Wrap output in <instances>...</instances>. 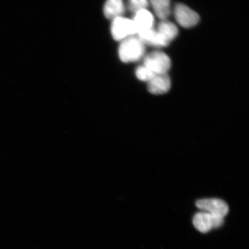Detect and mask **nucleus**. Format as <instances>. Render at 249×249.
<instances>
[{
	"mask_svg": "<svg viewBox=\"0 0 249 249\" xmlns=\"http://www.w3.org/2000/svg\"><path fill=\"white\" fill-rule=\"evenodd\" d=\"M171 88L170 77L166 74H155L148 82V90L154 95L167 93Z\"/></svg>",
	"mask_w": 249,
	"mask_h": 249,
	"instance_id": "nucleus-7",
	"label": "nucleus"
},
{
	"mask_svg": "<svg viewBox=\"0 0 249 249\" xmlns=\"http://www.w3.org/2000/svg\"><path fill=\"white\" fill-rule=\"evenodd\" d=\"M138 36L145 45L155 48H163L169 46L158 31L154 29V28L138 34Z\"/></svg>",
	"mask_w": 249,
	"mask_h": 249,
	"instance_id": "nucleus-9",
	"label": "nucleus"
},
{
	"mask_svg": "<svg viewBox=\"0 0 249 249\" xmlns=\"http://www.w3.org/2000/svg\"><path fill=\"white\" fill-rule=\"evenodd\" d=\"M145 52V45L135 36L121 41L118 49L121 60L126 63L139 61L144 57Z\"/></svg>",
	"mask_w": 249,
	"mask_h": 249,
	"instance_id": "nucleus-1",
	"label": "nucleus"
},
{
	"mask_svg": "<svg viewBox=\"0 0 249 249\" xmlns=\"http://www.w3.org/2000/svg\"><path fill=\"white\" fill-rule=\"evenodd\" d=\"M133 21L138 35L140 33L152 29L155 23V18L153 14L147 10V9H145L137 12Z\"/></svg>",
	"mask_w": 249,
	"mask_h": 249,
	"instance_id": "nucleus-8",
	"label": "nucleus"
},
{
	"mask_svg": "<svg viewBox=\"0 0 249 249\" xmlns=\"http://www.w3.org/2000/svg\"><path fill=\"white\" fill-rule=\"evenodd\" d=\"M224 217L214 216L213 214L201 212L196 213L193 220V223L196 229L202 233H207L213 229L222 226Z\"/></svg>",
	"mask_w": 249,
	"mask_h": 249,
	"instance_id": "nucleus-4",
	"label": "nucleus"
},
{
	"mask_svg": "<svg viewBox=\"0 0 249 249\" xmlns=\"http://www.w3.org/2000/svg\"><path fill=\"white\" fill-rule=\"evenodd\" d=\"M124 11L123 0H107L104 8V15L109 19L122 17Z\"/></svg>",
	"mask_w": 249,
	"mask_h": 249,
	"instance_id": "nucleus-11",
	"label": "nucleus"
},
{
	"mask_svg": "<svg viewBox=\"0 0 249 249\" xmlns=\"http://www.w3.org/2000/svg\"><path fill=\"white\" fill-rule=\"evenodd\" d=\"M148 5V0H129V8L135 14L142 9H147Z\"/></svg>",
	"mask_w": 249,
	"mask_h": 249,
	"instance_id": "nucleus-14",
	"label": "nucleus"
},
{
	"mask_svg": "<svg viewBox=\"0 0 249 249\" xmlns=\"http://www.w3.org/2000/svg\"><path fill=\"white\" fill-rule=\"evenodd\" d=\"M156 16L161 20H167L171 14L170 0L149 1Z\"/></svg>",
	"mask_w": 249,
	"mask_h": 249,
	"instance_id": "nucleus-12",
	"label": "nucleus"
},
{
	"mask_svg": "<svg viewBox=\"0 0 249 249\" xmlns=\"http://www.w3.org/2000/svg\"><path fill=\"white\" fill-rule=\"evenodd\" d=\"M174 15L180 26L191 28L197 25L200 21L197 13L186 5L177 4L174 8Z\"/></svg>",
	"mask_w": 249,
	"mask_h": 249,
	"instance_id": "nucleus-6",
	"label": "nucleus"
},
{
	"mask_svg": "<svg viewBox=\"0 0 249 249\" xmlns=\"http://www.w3.org/2000/svg\"><path fill=\"white\" fill-rule=\"evenodd\" d=\"M144 65L155 74H166L170 69L171 62L164 53L155 51L145 56Z\"/></svg>",
	"mask_w": 249,
	"mask_h": 249,
	"instance_id": "nucleus-2",
	"label": "nucleus"
},
{
	"mask_svg": "<svg viewBox=\"0 0 249 249\" xmlns=\"http://www.w3.org/2000/svg\"><path fill=\"white\" fill-rule=\"evenodd\" d=\"M111 35L117 41H123L129 37L137 35L133 20L123 17L114 18L111 27Z\"/></svg>",
	"mask_w": 249,
	"mask_h": 249,
	"instance_id": "nucleus-3",
	"label": "nucleus"
},
{
	"mask_svg": "<svg viewBox=\"0 0 249 249\" xmlns=\"http://www.w3.org/2000/svg\"><path fill=\"white\" fill-rule=\"evenodd\" d=\"M155 75V74L144 65L139 67L136 70V77L142 82H148Z\"/></svg>",
	"mask_w": 249,
	"mask_h": 249,
	"instance_id": "nucleus-13",
	"label": "nucleus"
},
{
	"mask_svg": "<svg viewBox=\"0 0 249 249\" xmlns=\"http://www.w3.org/2000/svg\"><path fill=\"white\" fill-rule=\"evenodd\" d=\"M157 30L169 45L178 36L179 32L176 25L167 20H161L159 23Z\"/></svg>",
	"mask_w": 249,
	"mask_h": 249,
	"instance_id": "nucleus-10",
	"label": "nucleus"
},
{
	"mask_svg": "<svg viewBox=\"0 0 249 249\" xmlns=\"http://www.w3.org/2000/svg\"><path fill=\"white\" fill-rule=\"evenodd\" d=\"M196 206L202 212L222 217H225L229 211L226 202L219 198L202 199L196 202Z\"/></svg>",
	"mask_w": 249,
	"mask_h": 249,
	"instance_id": "nucleus-5",
	"label": "nucleus"
}]
</instances>
